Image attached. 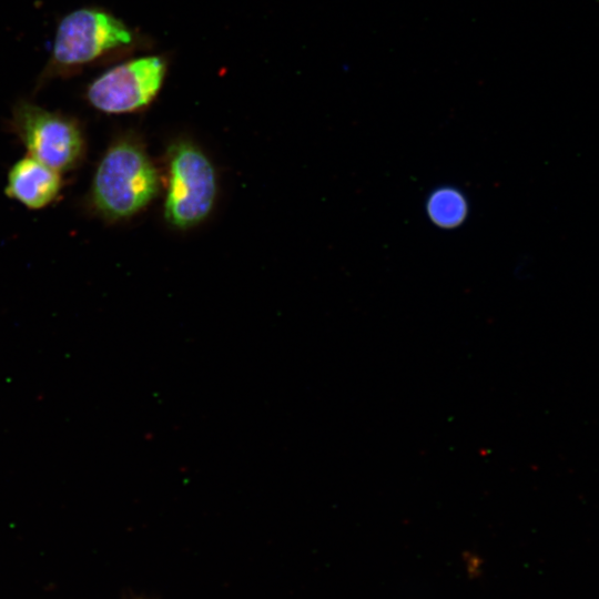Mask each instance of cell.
I'll return each instance as SVG.
<instances>
[{
	"mask_svg": "<svg viewBox=\"0 0 599 599\" xmlns=\"http://www.w3.org/2000/svg\"><path fill=\"white\" fill-rule=\"evenodd\" d=\"M160 177L142 145L115 140L101 158L91 183L89 204L106 221L131 217L158 195Z\"/></svg>",
	"mask_w": 599,
	"mask_h": 599,
	"instance_id": "6da1fadb",
	"label": "cell"
},
{
	"mask_svg": "<svg viewBox=\"0 0 599 599\" xmlns=\"http://www.w3.org/2000/svg\"><path fill=\"white\" fill-rule=\"evenodd\" d=\"M132 41V31L110 12L100 8L77 9L60 20L37 89L53 79L70 78L87 65L105 61Z\"/></svg>",
	"mask_w": 599,
	"mask_h": 599,
	"instance_id": "7a4b0ae2",
	"label": "cell"
},
{
	"mask_svg": "<svg viewBox=\"0 0 599 599\" xmlns=\"http://www.w3.org/2000/svg\"><path fill=\"white\" fill-rule=\"evenodd\" d=\"M9 124L28 155L60 173L77 169L83 161L84 134L73 116L19 100Z\"/></svg>",
	"mask_w": 599,
	"mask_h": 599,
	"instance_id": "3957f363",
	"label": "cell"
},
{
	"mask_svg": "<svg viewBox=\"0 0 599 599\" xmlns=\"http://www.w3.org/2000/svg\"><path fill=\"white\" fill-rule=\"evenodd\" d=\"M167 156L165 217L177 229H189L202 222L214 205L215 170L207 156L189 141L173 143Z\"/></svg>",
	"mask_w": 599,
	"mask_h": 599,
	"instance_id": "277c9868",
	"label": "cell"
},
{
	"mask_svg": "<svg viewBox=\"0 0 599 599\" xmlns=\"http://www.w3.org/2000/svg\"><path fill=\"white\" fill-rule=\"evenodd\" d=\"M165 73L166 63L161 57L132 59L95 78L88 85L85 98L94 109L104 113L135 112L153 101Z\"/></svg>",
	"mask_w": 599,
	"mask_h": 599,
	"instance_id": "5b68a950",
	"label": "cell"
},
{
	"mask_svg": "<svg viewBox=\"0 0 599 599\" xmlns=\"http://www.w3.org/2000/svg\"><path fill=\"white\" fill-rule=\"evenodd\" d=\"M63 187L61 173L26 155L10 167L4 192L30 210L51 205Z\"/></svg>",
	"mask_w": 599,
	"mask_h": 599,
	"instance_id": "8992f818",
	"label": "cell"
},
{
	"mask_svg": "<svg viewBox=\"0 0 599 599\" xmlns=\"http://www.w3.org/2000/svg\"><path fill=\"white\" fill-rule=\"evenodd\" d=\"M427 212L435 224L454 227L464 221L467 204L458 191L444 187L432 194L427 203Z\"/></svg>",
	"mask_w": 599,
	"mask_h": 599,
	"instance_id": "52a82bcc",
	"label": "cell"
},
{
	"mask_svg": "<svg viewBox=\"0 0 599 599\" xmlns=\"http://www.w3.org/2000/svg\"><path fill=\"white\" fill-rule=\"evenodd\" d=\"M461 568L470 580L479 579L485 572V560L478 552L465 550L461 552Z\"/></svg>",
	"mask_w": 599,
	"mask_h": 599,
	"instance_id": "ba28073f",
	"label": "cell"
}]
</instances>
